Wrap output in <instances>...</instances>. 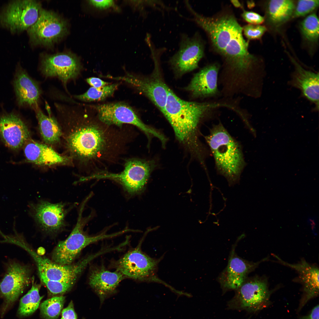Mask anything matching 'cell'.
Listing matches in <instances>:
<instances>
[{
	"label": "cell",
	"instance_id": "obj_6",
	"mask_svg": "<svg viewBox=\"0 0 319 319\" xmlns=\"http://www.w3.org/2000/svg\"><path fill=\"white\" fill-rule=\"evenodd\" d=\"M142 239L135 248L129 250L117 260L112 261L110 267L121 274L125 279L141 282L162 284L176 293L178 291L159 278L157 275L158 264L163 257L156 258L150 257L141 248Z\"/></svg>",
	"mask_w": 319,
	"mask_h": 319
},
{
	"label": "cell",
	"instance_id": "obj_35",
	"mask_svg": "<svg viewBox=\"0 0 319 319\" xmlns=\"http://www.w3.org/2000/svg\"><path fill=\"white\" fill-rule=\"evenodd\" d=\"M241 16L245 21L250 24L260 25L265 20L264 18L259 14L245 10H243Z\"/></svg>",
	"mask_w": 319,
	"mask_h": 319
},
{
	"label": "cell",
	"instance_id": "obj_32",
	"mask_svg": "<svg viewBox=\"0 0 319 319\" xmlns=\"http://www.w3.org/2000/svg\"><path fill=\"white\" fill-rule=\"evenodd\" d=\"M41 282L53 295H61L69 291L76 281H50L45 279H40Z\"/></svg>",
	"mask_w": 319,
	"mask_h": 319
},
{
	"label": "cell",
	"instance_id": "obj_8",
	"mask_svg": "<svg viewBox=\"0 0 319 319\" xmlns=\"http://www.w3.org/2000/svg\"><path fill=\"white\" fill-rule=\"evenodd\" d=\"M19 246L27 251L34 260L40 279L53 281H77L88 265L100 255L98 251L86 256L76 263L62 265L38 254L25 240L22 241Z\"/></svg>",
	"mask_w": 319,
	"mask_h": 319
},
{
	"label": "cell",
	"instance_id": "obj_19",
	"mask_svg": "<svg viewBox=\"0 0 319 319\" xmlns=\"http://www.w3.org/2000/svg\"><path fill=\"white\" fill-rule=\"evenodd\" d=\"M0 136L5 145L17 150L30 138L28 127L21 118L11 113L0 116Z\"/></svg>",
	"mask_w": 319,
	"mask_h": 319
},
{
	"label": "cell",
	"instance_id": "obj_27",
	"mask_svg": "<svg viewBox=\"0 0 319 319\" xmlns=\"http://www.w3.org/2000/svg\"><path fill=\"white\" fill-rule=\"evenodd\" d=\"M38 121L41 136L47 144H54L60 141L62 134L61 130L57 121L51 115L47 116L38 106L34 109Z\"/></svg>",
	"mask_w": 319,
	"mask_h": 319
},
{
	"label": "cell",
	"instance_id": "obj_25",
	"mask_svg": "<svg viewBox=\"0 0 319 319\" xmlns=\"http://www.w3.org/2000/svg\"><path fill=\"white\" fill-rule=\"evenodd\" d=\"M291 60L295 67L291 84L301 91L302 95L318 108L319 73L302 67L293 58Z\"/></svg>",
	"mask_w": 319,
	"mask_h": 319
},
{
	"label": "cell",
	"instance_id": "obj_37",
	"mask_svg": "<svg viewBox=\"0 0 319 319\" xmlns=\"http://www.w3.org/2000/svg\"><path fill=\"white\" fill-rule=\"evenodd\" d=\"M60 319H77L72 301H71L68 306L62 310Z\"/></svg>",
	"mask_w": 319,
	"mask_h": 319
},
{
	"label": "cell",
	"instance_id": "obj_30",
	"mask_svg": "<svg viewBox=\"0 0 319 319\" xmlns=\"http://www.w3.org/2000/svg\"><path fill=\"white\" fill-rule=\"evenodd\" d=\"M65 298L63 296H56L43 301L40 305L43 316L45 319H57L62 311Z\"/></svg>",
	"mask_w": 319,
	"mask_h": 319
},
{
	"label": "cell",
	"instance_id": "obj_40",
	"mask_svg": "<svg viewBox=\"0 0 319 319\" xmlns=\"http://www.w3.org/2000/svg\"><path fill=\"white\" fill-rule=\"evenodd\" d=\"M308 222L310 225L312 230L314 231L316 228V222L315 219L312 217H310L308 219Z\"/></svg>",
	"mask_w": 319,
	"mask_h": 319
},
{
	"label": "cell",
	"instance_id": "obj_3",
	"mask_svg": "<svg viewBox=\"0 0 319 319\" xmlns=\"http://www.w3.org/2000/svg\"><path fill=\"white\" fill-rule=\"evenodd\" d=\"M225 104L185 101L169 88L163 114L170 123L180 142L191 146L197 157L204 155L207 149L198 139L200 122L211 111Z\"/></svg>",
	"mask_w": 319,
	"mask_h": 319
},
{
	"label": "cell",
	"instance_id": "obj_39",
	"mask_svg": "<svg viewBox=\"0 0 319 319\" xmlns=\"http://www.w3.org/2000/svg\"><path fill=\"white\" fill-rule=\"evenodd\" d=\"M319 307L318 305L315 306L307 315L302 316L300 319H319Z\"/></svg>",
	"mask_w": 319,
	"mask_h": 319
},
{
	"label": "cell",
	"instance_id": "obj_33",
	"mask_svg": "<svg viewBox=\"0 0 319 319\" xmlns=\"http://www.w3.org/2000/svg\"><path fill=\"white\" fill-rule=\"evenodd\" d=\"M318 0H300L295 5L292 18L302 17L310 13L318 6Z\"/></svg>",
	"mask_w": 319,
	"mask_h": 319
},
{
	"label": "cell",
	"instance_id": "obj_17",
	"mask_svg": "<svg viewBox=\"0 0 319 319\" xmlns=\"http://www.w3.org/2000/svg\"><path fill=\"white\" fill-rule=\"evenodd\" d=\"M237 242L233 246L230 253L227 266L220 274L218 279L224 291L237 289L242 284L248 275L255 270L265 258L254 262L248 261L238 256L235 253Z\"/></svg>",
	"mask_w": 319,
	"mask_h": 319
},
{
	"label": "cell",
	"instance_id": "obj_23",
	"mask_svg": "<svg viewBox=\"0 0 319 319\" xmlns=\"http://www.w3.org/2000/svg\"><path fill=\"white\" fill-rule=\"evenodd\" d=\"M219 66L212 64L204 67L192 79L187 89L194 97L214 96L219 93L217 86Z\"/></svg>",
	"mask_w": 319,
	"mask_h": 319
},
{
	"label": "cell",
	"instance_id": "obj_1",
	"mask_svg": "<svg viewBox=\"0 0 319 319\" xmlns=\"http://www.w3.org/2000/svg\"><path fill=\"white\" fill-rule=\"evenodd\" d=\"M192 19L207 33L215 50L224 58L227 79L233 86H246L247 77L256 59L248 51V42L244 39L242 28L233 15L221 14L206 17L190 6Z\"/></svg>",
	"mask_w": 319,
	"mask_h": 319
},
{
	"label": "cell",
	"instance_id": "obj_38",
	"mask_svg": "<svg viewBox=\"0 0 319 319\" xmlns=\"http://www.w3.org/2000/svg\"><path fill=\"white\" fill-rule=\"evenodd\" d=\"M86 81L92 87L95 88H101L110 84L109 83L96 77H91L87 78Z\"/></svg>",
	"mask_w": 319,
	"mask_h": 319
},
{
	"label": "cell",
	"instance_id": "obj_15",
	"mask_svg": "<svg viewBox=\"0 0 319 319\" xmlns=\"http://www.w3.org/2000/svg\"><path fill=\"white\" fill-rule=\"evenodd\" d=\"M40 69L46 77H58L66 88L69 81L75 79L80 74L82 66L75 55L60 53L45 55L41 61Z\"/></svg>",
	"mask_w": 319,
	"mask_h": 319
},
{
	"label": "cell",
	"instance_id": "obj_26",
	"mask_svg": "<svg viewBox=\"0 0 319 319\" xmlns=\"http://www.w3.org/2000/svg\"><path fill=\"white\" fill-rule=\"evenodd\" d=\"M295 5L293 0L268 1L266 8L268 22L276 28L283 25L292 17Z\"/></svg>",
	"mask_w": 319,
	"mask_h": 319
},
{
	"label": "cell",
	"instance_id": "obj_29",
	"mask_svg": "<svg viewBox=\"0 0 319 319\" xmlns=\"http://www.w3.org/2000/svg\"><path fill=\"white\" fill-rule=\"evenodd\" d=\"M119 83L109 84L101 88L91 87L85 93L75 95L74 97L80 100L87 102L104 100L111 96L118 88Z\"/></svg>",
	"mask_w": 319,
	"mask_h": 319
},
{
	"label": "cell",
	"instance_id": "obj_2",
	"mask_svg": "<svg viewBox=\"0 0 319 319\" xmlns=\"http://www.w3.org/2000/svg\"><path fill=\"white\" fill-rule=\"evenodd\" d=\"M71 125L66 144L72 157L85 163L102 161L116 145L110 131L78 114L75 107L62 113Z\"/></svg>",
	"mask_w": 319,
	"mask_h": 319
},
{
	"label": "cell",
	"instance_id": "obj_28",
	"mask_svg": "<svg viewBox=\"0 0 319 319\" xmlns=\"http://www.w3.org/2000/svg\"><path fill=\"white\" fill-rule=\"evenodd\" d=\"M31 281L30 289L20 300L17 312L19 317H24L33 314L38 308L43 298L39 294L40 285L35 282L33 277Z\"/></svg>",
	"mask_w": 319,
	"mask_h": 319
},
{
	"label": "cell",
	"instance_id": "obj_24",
	"mask_svg": "<svg viewBox=\"0 0 319 319\" xmlns=\"http://www.w3.org/2000/svg\"><path fill=\"white\" fill-rule=\"evenodd\" d=\"M14 85L19 106H28L34 109L38 106L41 91L38 83L19 65L17 69Z\"/></svg>",
	"mask_w": 319,
	"mask_h": 319
},
{
	"label": "cell",
	"instance_id": "obj_14",
	"mask_svg": "<svg viewBox=\"0 0 319 319\" xmlns=\"http://www.w3.org/2000/svg\"><path fill=\"white\" fill-rule=\"evenodd\" d=\"M235 291L233 300L240 309L256 312L266 307L269 303L271 292L264 276L248 277Z\"/></svg>",
	"mask_w": 319,
	"mask_h": 319
},
{
	"label": "cell",
	"instance_id": "obj_21",
	"mask_svg": "<svg viewBox=\"0 0 319 319\" xmlns=\"http://www.w3.org/2000/svg\"><path fill=\"white\" fill-rule=\"evenodd\" d=\"M25 161L35 165L50 166L66 165L71 162V157L62 155L50 146L30 138L23 146Z\"/></svg>",
	"mask_w": 319,
	"mask_h": 319
},
{
	"label": "cell",
	"instance_id": "obj_36",
	"mask_svg": "<svg viewBox=\"0 0 319 319\" xmlns=\"http://www.w3.org/2000/svg\"><path fill=\"white\" fill-rule=\"evenodd\" d=\"M89 4L100 9L106 10L110 8L116 9L117 7L113 0H89Z\"/></svg>",
	"mask_w": 319,
	"mask_h": 319
},
{
	"label": "cell",
	"instance_id": "obj_7",
	"mask_svg": "<svg viewBox=\"0 0 319 319\" xmlns=\"http://www.w3.org/2000/svg\"><path fill=\"white\" fill-rule=\"evenodd\" d=\"M154 166L152 161L131 159L126 161L124 169L121 172L101 171L81 177L80 181L82 182L94 179L111 180L120 184L128 193L134 195L144 190Z\"/></svg>",
	"mask_w": 319,
	"mask_h": 319
},
{
	"label": "cell",
	"instance_id": "obj_34",
	"mask_svg": "<svg viewBox=\"0 0 319 319\" xmlns=\"http://www.w3.org/2000/svg\"><path fill=\"white\" fill-rule=\"evenodd\" d=\"M266 30L265 26L260 25L249 24L242 28L244 34L249 40L260 39Z\"/></svg>",
	"mask_w": 319,
	"mask_h": 319
},
{
	"label": "cell",
	"instance_id": "obj_20",
	"mask_svg": "<svg viewBox=\"0 0 319 319\" xmlns=\"http://www.w3.org/2000/svg\"><path fill=\"white\" fill-rule=\"evenodd\" d=\"M274 256L279 262L294 269L298 273L299 281L302 286L303 292L298 309L300 310L308 301L318 295V268L310 264L303 259L297 263L292 264L283 261L276 255Z\"/></svg>",
	"mask_w": 319,
	"mask_h": 319
},
{
	"label": "cell",
	"instance_id": "obj_41",
	"mask_svg": "<svg viewBox=\"0 0 319 319\" xmlns=\"http://www.w3.org/2000/svg\"><path fill=\"white\" fill-rule=\"evenodd\" d=\"M231 1L232 4L235 7L237 8H242L241 4L237 0H233Z\"/></svg>",
	"mask_w": 319,
	"mask_h": 319
},
{
	"label": "cell",
	"instance_id": "obj_16",
	"mask_svg": "<svg viewBox=\"0 0 319 319\" xmlns=\"http://www.w3.org/2000/svg\"><path fill=\"white\" fill-rule=\"evenodd\" d=\"M204 55V45L198 34L196 33L190 37L183 34L179 49L171 57L170 62L176 72L185 73L197 68Z\"/></svg>",
	"mask_w": 319,
	"mask_h": 319
},
{
	"label": "cell",
	"instance_id": "obj_5",
	"mask_svg": "<svg viewBox=\"0 0 319 319\" xmlns=\"http://www.w3.org/2000/svg\"><path fill=\"white\" fill-rule=\"evenodd\" d=\"M87 201L84 200L78 211L76 224L68 237L58 242L51 254V260L59 265L71 264L79 255L82 250L87 246L100 240L110 238L121 235L119 231L108 234L103 232L95 235H90L84 230V226L90 219L92 215L84 217L83 213Z\"/></svg>",
	"mask_w": 319,
	"mask_h": 319
},
{
	"label": "cell",
	"instance_id": "obj_31",
	"mask_svg": "<svg viewBox=\"0 0 319 319\" xmlns=\"http://www.w3.org/2000/svg\"><path fill=\"white\" fill-rule=\"evenodd\" d=\"M318 18L315 13L307 16L300 25L301 32L303 37L307 41L315 43L319 38Z\"/></svg>",
	"mask_w": 319,
	"mask_h": 319
},
{
	"label": "cell",
	"instance_id": "obj_18",
	"mask_svg": "<svg viewBox=\"0 0 319 319\" xmlns=\"http://www.w3.org/2000/svg\"><path fill=\"white\" fill-rule=\"evenodd\" d=\"M106 77L122 81L131 85L148 97L163 113L169 88L158 76L141 78L128 74L122 76L108 75Z\"/></svg>",
	"mask_w": 319,
	"mask_h": 319
},
{
	"label": "cell",
	"instance_id": "obj_13",
	"mask_svg": "<svg viewBox=\"0 0 319 319\" xmlns=\"http://www.w3.org/2000/svg\"><path fill=\"white\" fill-rule=\"evenodd\" d=\"M31 270L27 266L16 261L7 265L6 272L0 282V298L3 301L0 312L3 316L30 284Z\"/></svg>",
	"mask_w": 319,
	"mask_h": 319
},
{
	"label": "cell",
	"instance_id": "obj_22",
	"mask_svg": "<svg viewBox=\"0 0 319 319\" xmlns=\"http://www.w3.org/2000/svg\"><path fill=\"white\" fill-rule=\"evenodd\" d=\"M125 277L119 272L111 271L103 265H92L89 269L88 283L103 300L113 293Z\"/></svg>",
	"mask_w": 319,
	"mask_h": 319
},
{
	"label": "cell",
	"instance_id": "obj_4",
	"mask_svg": "<svg viewBox=\"0 0 319 319\" xmlns=\"http://www.w3.org/2000/svg\"><path fill=\"white\" fill-rule=\"evenodd\" d=\"M217 172L230 185L238 183L246 165L240 144L219 122L213 125L205 137Z\"/></svg>",
	"mask_w": 319,
	"mask_h": 319
},
{
	"label": "cell",
	"instance_id": "obj_9",
	"mask_svg": "<svg viewBox=\"0 0 319 319\" xmlns=\"http://www.w3.org/2000/svg\"><path fill=\"white\" fill-rule=\"evenodd\" d=\"M76 204L62 202L54 203L40 199L36 203H29V214L43 232L54 235L68 225L66 217Z\"/></svg>",
	"mask_w": 319,
	"mask_h": 319
},
{
	"label": "cell",
	"instance_id": "obj_12",
	"mask_svg": "<svg viewBox=\"0 0 319 319\" xmlns=\"http://www.w3.org/2000/svg\"><path fill=\"white\" fill-rule=\"evenodd\" d=\"M27 30L32 44L50 46L66 35L68 26L58 15L42 9L37 21Z\"/></svg>",
	"mask_w": 319,
	"mask_h": 319
},
{
	"label": "cell",
	"instance_id": "obj_10",
	"mask_svg": "<svg viewBox=\"0 0 319 319\" xmlns=\"http://www.w3.org/2000/svg\"><path fill=\"white\" fill-rule=\"evenodd\" d=\"M42 9L35 0L12 1L0 12V23L12 33L21 32L35 23Z\"/></svg>",
	"mask_w": 319,
	"mask_h": 319
},
{
	"label": "cell",
	"instance_id": "obj_11",
	"mask_svg": "<svg viewBox=\"0 0 319 319\" xmlns=\"http://www.w3.org/2000/svg\"><path fill=\"white\" fill-rule=\"evenodd\" d=\"M91 106L97 111L100 121L106 125L121 126L124 124L132 125L141 130L147 135L157 138L162 144L165 143L167 139L164 136L143 123L127 104L118 102Z\"/></svg>",
	"mask_w": 319,
	"mask_h": 319
}]
</instances>
